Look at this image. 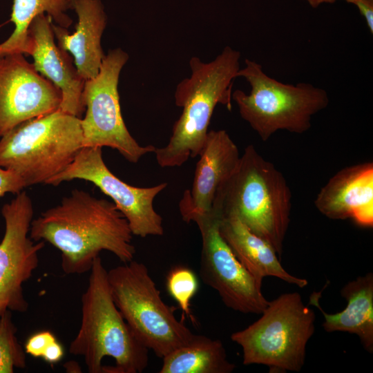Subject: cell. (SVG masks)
<instances>
[{
  "label": "cell",
  "instance_id": "obj_1",
  "mask_svg": "<svg viewBox=\"0 0 373 373\" xmlns=\"http://www.w3.org/2000/svg\"><path fill=\"white\" fill-rule=\"evenodd\" d=\"M29 235L61 251V267L68 274L90 271L104 250L123 263L133 260L136 252L128 221L115 204L79 189L32 220Z\"/></svg>",
  "mask_w": 373,
  "mask_h": 373
},
{
  "label": "cell",
  "instance_id": "obj_2",
  "mask_svg": "<svg viewBox=\"0 0 373 373\" xmlns=\"http://www.w3.org/2000/svg\"><path fill=\"white\" fill-rule=\"evenodd\" d=\"M82 319L69 352L81 356L89 373H140L149 350L136 338L115 304L108 271L99 256L90 270L82 296Z\"/></svg>",
  "mask_w": 373,
  "mask_h": 373
},
{
  "label": "cell",
  "instance_id": "obj_3",
  "mask_svg": "<svg viewBox=\"0 0 373 373\" xmlns=\"http://www.w3.org/2000/svg\"><path fill=\"white\" fill-rule=\"evenodd\" d=\"M240 53L226 46L211 61L192 57L191 75L176 86L175 105L182 112L175 122L168 144L155 148L154 153L163 168L180 166L189 157L199 156L207 139L208 128L216 106L231 110L232 87L240 70Z\"/></svg>",
  "mask_w": 373,
  "mask_h": 373
},
{
  "label": "cell",
  "instance_id": "obj_4",
  "mask_svg": "<svg viewBox=\"0 0 373 373\" xmlns=\"http://www.w3.org/2000/svg\"><path fill=\"white\" fill-rule=\"evenodd\" d=\"M291 193L275 166L247 146L229 179L220 187L212 210L238 218L268 242L280 259L290 222Z\"/></svg>",
  "mask_w": 373,
  "mask_h": 373
},
{
  "label": "cell",
  "instance_id": "obj_5",
  "mask_svg": "<svg viewBox=\"0 0 373 373\" xmlns=\"http://www.w3.org/2000/svg\"><path fill=\"white\" fill-rule=\"evenodd\" d=\"M80 119L59 108L19 124L1 137L0 166L17 173L26 187L46 184L83 147Z\"/></svg>",
  "mask_w": 373,
  "mask_h": 373
},
{
  "label": "cell",
  "instance_id": "obj_6",
  "mask_svg": "<svg viewBox=\"0 0 373 373\" xmlns=\"http://www.w3.org/2000/svg\"><path fill=\"white\" fill-rule=\"evenodd\" d=\"M260 314L256 321L231 335L242 349V363L265 365L270 373L300 372L315 332L314 312L299 293L289 292L269 301Z\"/></svg>",
  "mask_w": 373,
  "mask_h": 373
},
{
  "label": "cell",
  "instance_id": "obj_7",
  "mask_svg": "<svg viewBox=\"0 0 373 373\" xmlns=\"http://www.w3.org/2000/svg\"><path fill=\"white\" fill-rule=\"evenodd\" d=\"M240 68L251 86L249 94L241 90L232 93L241 117L266 142L280 130L303 133L312 126V117L329 104L325 90L309 83H282L268 76L262 66L246 59Z\"/></svg>",
  "mask_w": 373,
  "mask_h": 373
},
{
  "label": "cell",
  "instance_id": "obj_8",
  "mask_svg": "<svg viewBox=\"0 0 373 373\" xmlns=\"http://www.w3.org/2000/svg\"><path fill=\"white\" fill-rule=\"evenodd\" d=\"M113 299L139 341L162 358L194 334L166 305L147 267L134 260L108 271Z\"/></svg>",
  "mask_w": 373,
  "mask_h": 373
},
{
  "label": "cell",
  "instance_id": "obj_9",
  "mask_svg": "<svg viewBox=\"0 0 373 373\" xmlns=\"http://www.w3.org/2000/svg\"><path fill=\"white\" fill-rule=\"evenodd\" d=\"M128 58L120 48L110 50L98 74L85 80L82 97L86 115L80 121L83 147L108 146L117 150L128 162L137 163L144 155L154 153L156 147L139 144L122 117L118 83Z\"/></svg>",
  "mask_w": 373,
  "mask_h": 373
},
{
  "label": "cell",
  "instance_id": "obj_10",
  "mask_svg": "<svg viewBox=\"0 0 373 373\" xmlns=\"http://www.w3.org/2000/svg\"><path fill=\"white\" fill-rule=\"evenodd\" d=\"M75 179L93 183L111 198L127 220L133 235L141 238L163 235L162 218L155 210L153 202L167 183L150 187L128 184L106 166L102 147H82L73 162L46 184L57 186Z\"/></svg>",
  "mask_w": 373,
  "mask_h": 373
},
{
  "label": "cell",
  "instance_id": "obj_11",
  "mask_svg": "<svg viewBox=\"0 0 373 373\" xmlns=\"http://www.w3.org/2000/svg\"><path fill=\"white\" fill-rule=\"evenodd\" d=\"M220 216L211 210L193 222L202 239L200 274L216 290L228 308L243 314H260L269 303L262 285L238 260L222 237Z\"/></svg>",
  "mask_w": 373,
  "mask_h": 373
},
{
  "label": "cell",
  "instance_id": "obj_12",
  "mask_svg": "<svg viewBox=\"0 0 373 373\" xmlns=\"http://www.w3.org/2000/svg\"><path fill=\"white\" fill-rule=\"evenodd\" d=\"M33 212L32 200L23 191L1 209L5 233L0 242V317L8 310L28 308L23 284L37 267L39 252L45 246L44 241L30 237Z\"/></svg>",
  "mask_w": 373,
  "mask_h": 373
},
{
  "label": "cell",
  "instance_id": "obj_13",
  "mask_svg": "<svg viewBox=\"0 0 373 373\" xmlns=\"http://www.w3.org/2000/svg\"><path fill=\"white\" fill-rule=\"evenodd\" d=\"M61 93L21 53L0 57V137L59 108Z\"/></svg>",
  "mask_w": 373,
  "mask_h": 373
},
{
  "label": "cell",
  "instance_id": "obj_14",
  "mask_svg": "<svg viewBox=\"0 0 373 373\" xmlns=\"http://www.w3.org/2000/svg\"><path fill=\"white\" fill-rule=\"evenodd\" d=\"M199 157L192 185L179 203L182 218L187 223L212 210L218 191L234 173L240 159L238 146L224 130L208 132Z\"/></svg>",
  "mask_w": 373,
  "mask_h": 373
},
{
  "label": "cell",
  "instance_id": "obj_15",
  "mask_svg": "<svg viewBox=\"0 0 373 373\" xmlns=\"http://www.w3.org/2000/svg\"><path fill=\"white\" fill-rule=\"evenodd\" d=\"M52 22L46 14L32 19L28 28L30 42L26 54L33 57L35 70L60 90L59 108L80 118L85 111L82 97L85 79L68 52L55 43Z\"/></svg>",
  "mask_w": 373,
  "mask_h": 373
},
{
  "label": "cell",
  "instance_id": "obj_16",
  "mask_svg": "<svg viewBox=\"0 0 373 373\" xmlns=\"http://www.w3.org/2000/svg\"><path fill=\"white\" fill-rule=\"evenodd\" d=\"M317 209L332 220L352 219L373 225V163L345 167L334 175L314 201Z\"/></svg>",
  "mask_w": 373,
  "mask_h": 373
},
{
  "label": "cell",
  "instance_id": "obj_17",
  "mask_svg": "<svg viewBox=\"0 0 373 373\" xmlns=\"http://www.w3.org/2000/svg\"><path fill=\"white\" fill-rule=\"evenodd\" d=\"M70 1L78 19L75 31L70 34L52 22V28L57 45L73 55L79 74L86 80L98 74L105 56L101 40L107 16L102 0Z\"/></svg>",
  "mask_w": 373,
  "mask_h": 373
},
{
  "label": "cell",
  "instance_id": "obj_18",
  "mask_svg": "<svg viewBox=\"0 0 373 373\" xmlns=\"http://www.w3.org/2000/svg\"><path fill=\"white\" fill-rule=\"evenodd\" d=\"M325 287L323 288V289ZM323 290L314 291L309 305L316 307L322 313L323 327L327 332H342L356 335L363 348L373 353V274L347 283L341 289V295L347 302L345 308L335 314H328L320 304Z\"/></svg>",
  "mask_w": 373,
  "mask_h": 373
},
{
  "label": "cell",
  "instance_id": "obj_19",
  "mask_svg": "<svg viewBox=\"0 0 373 373\" xmlns=\"http://www.w3.org/2000/svg\"><path fill=\"white\" fill-rule=\"evenodd\" d=\"M219 230L238 260L260 285L263 278L269 276L300 288L308 285L307 279L291 275L285 269L271 245L236 216H220Z\"/></svg>",
  "mask_w": 373,
  "mask_h": 373
},
{
  "label": "cell",
  "instance_id": "obj_20",
  "mask_svg": "<svg viewBox=\"0 0 373 373\" xmlns=\"http://www.w3.org/2000/svg\"><path fill=\"white\" fill-rule=\"evenodd\" d=\"M235 367L221 341L194 334L188 343L162 358L159 372L231 373Z\"/></svg>",
  "mask_w": 373,
  "mask_h": 373
},
{
  "label": "cell",
  "instance_id": "obj_21",
  "mask_svg": "<svg viewBox=\"0 0 373 373\" xmlns=\"http://www.w3.org/2000/svg\"><path fill=\"white\" fill-rule=\"evenodd\" d=\"M72 10L70 0H13L10 21L15 25L10 36L0 43V57L26 54L29 45L28 28L37 15L46 14L58 26L68 28L73 19L67 15Z\"/></svg>",
  "mask_w": 373,
  "mask_h": 373
},
{
  "label": "cell",
  "instance_id": "obj_22",
  "mask_svg": "<svg viewBox=\"0 0 373 373\" xmlns=\"http://www.w3.org/2000/svg\"><path fill=\"white\" fill-rule=\"evenodd\" d=\"M26 365V352L17 337L11 311L0 317V373H12Z\"/></svg>",
  "mask_w": 373,
  "mask_h": 373
},
{
  "label": "cell",
  "instance_id": "obj_23",
  "mask_svg": "<svg viewBox=\"0 0 373 373\" xmlns=\"http://www.w3.org/2000/svg\"><path fill=\"white\" fill-rule=\"evenodd\" d=\"M166 289L180 308L193 323H195L191 313V301L196 294L199 284L195 274L186 266L173 267L166 276Z\"/></svg>",
  "mask_w": 373,
  "mask_h": 373
},
{
  "label": "cell",
  "instance_id": "obj_24",
  "mask_svg": "<svg viewBox=\"0 0 373 373\" xmlns=\"http://www.w3.org/2000/svg\"><path fill=\"white\" fill-rule=\"evenodd\" d=\"M55 340V336L48 330L36 332L26 340L25 352L35 358L41 357L46 348Z\"/></svg>",
  "mask_w": 373,
  "mask_h": 373
},
{
  "label": "cell",
  "instance_id": "obj_25",
  "mask_svg": "<svg viewBox=\"0 0 373 373\" xmlns=\"http://www.w3.org/2000/svg\"><path fill=\"white\" fill-rule=\"evenodd\" d=\"M26 187L23 180L17 173L0 166V197L6 193L17 195Z\"/></svg>",
  "mask_w": 373,
  "mask_h": 373
},
{
  "label": "cell",
  "instance_id": "obj_26",
  "mask_svg": "<svg viewBox=\"0 0 373 373\" xmlns=\"http://www.w3.org/2000/svg\"><path fill=\"white\" fill-rule=\"evenodd\" d=\"M64 355V347L56 339L46 348L41 358L48 364L52 365L59 362Z\"/></svg>",
  "mask_w": 373,
  "mask_h": 373
},
{
  "label": "cell",
  "instance_id": "obj_27",
  "mask_svg": "<svg viewBox=\"0 0 373 373\" xmlns=\"http://www.w3.org/2000/svg\"><path fill=\"white\" fill-rule=\"evenodd\" d=\"M366 21L367 26L373 33V0H356L354 3Z\"/></svg>",
  "mask_w": 373,
  "mask_h": 373
},
{
  "label": "cell",
  "instance_id": "obj_28",
  "mask_svg": "<svg viewBox=\"0 0 373 373\" xmlns=\"http://www.w3.org/2000/svg\"><path fill=\"white\" fill-rule=\"evenodd\" d=\"M307 1L309 5H310L313 8H318L320 5L323 3H333L337 0H303ZM348 3L354 4L356 0H343Z\"/></svg>",
  "mask_w": 373,
  "mask_h": 373
}]
</instances>
